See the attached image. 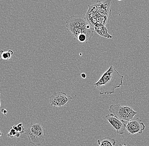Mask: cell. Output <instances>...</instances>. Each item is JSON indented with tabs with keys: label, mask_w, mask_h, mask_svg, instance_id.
I'll use <instances>...</instances> for the list:
<instances>
[{
	"label": "cell",
	"mask_w": 149,
	"mask_h": 146,
	"mask_svg": "<svg viewBox=\"0 0 149 146\" xmlns=\"http://www.w3.org/2000/svg\"><path fill=\"white\" fill-rule=\"evenodd\" d=\"M66 27L74 39L80 43L87 42L93 35L94 28L81 16L72 15L68 17Z\"/></svg>",
	"instance_id": "1"
},
{
	"label": "cell",
	"mask_w": 149,
	"mask_h": 146,
	"mask_svg": "<svg viewBox=\"0 0 149 146\" xmlns=\"http://www.w3.org/2000/svg\"><path fill=\"white\" fill-rule=\"evenodd\" d=\"M123 76L111 66L94 85L99 91L100 95H109L114 93L115 89L123 85Z\"/></svg>",
	"instance_id": "2"
},
{
	"label": "cell",
	"mask_w": 149,
	"mask_h": 146,
	"mask_svg": "<svg viewBox=\"0 0 149 146\" xmlns=\"http://www.w3.org/2000/svg\"><path fill=\"white\" fill-rule=\"evenodd\" d=\"M25 128L24 133L29 138V144L40 146L44 142L46 131L41 124H30Z\"/></svg>",
	"instance_id": "3"
},
{
	"label": "cell",
	"mask_w": 149,
	"mask_h": 146,
	"mask_svg": "<svg viewBox=\"0 0 149 146\" xmlns=\"http://www.w3.org/2000/svg\"><path fill=\"white\" fill-rule=\"evenodd\" d=\"M109 110L119 120L127 122L134 119L137 114V112L130 107L121 106L120 104L111 105Z\"/></svg>",
	"instance_id": "4"
},
{
	"label": "cell",
	"mask_w": 149,
	"mask_h": 146,
	"mask_svg": "<svg viewBox=\"0 0 149 146\" xmlns=\"http://www.w3.org/2000/svg\"><path fill=\"white\" fill-rule=\"evenodd\" d=\"M71 96L62 92H55L49 97L51 106L62 107L65 106L72 100Z\"/></svg>",
	"instance_id": "5"
},
{
	"label": "cell",
	"mask_w": 149,
	"mask_h": 146,
	"mask_svg": "<svg viewBox=\"0 0 149 146\" xmlns=\"http://www.w3.org/2000/svg\"><path fill=\"white\" fill-rule=\"evenodd\" d=\"M146 127L141 120L138 118L133 119L128 122L126 125V129L130 134H142Z\"/></svg>",
	"instance_id": "6"
},
{
	"label": "cell",
	"mask_w": 149,
	"mask_h": 146,
	"mask_svg": "<svg viewBox=\"0 0 149 146\" xmlns=\"http://www.w3.org/2000/svg\"><path fill=\"white\" fill-rule=\"evenodd\" d=\"M105 118L115 129L117 134L120 135L124 134L126 125L125 121L120 120L113 114H107Z\"/></svg>",
	"instance_id": "7"
},
{
	"label": "cell",
	"mask_w": 149,
	"mask_h": 146,
	"mask_svg": "<svg viewBox=\"0 0 149 146\" xmlns=\"http://www.w3.org/2000/svg\"><path fill=\"white\" fill-rule=\"evenodd\" d=\"M111 3L112 0H103L102 2L97 1L94 5L100 15L110 17L111 15V10L110 9Z\"/></svg>",
	"instance_id": "8"
},
{
	"label": "cell",
	"mask_w": 149,
	"mask_h": 146,
	"mask_svg": "<svg viewBox=\"0 0 149 146\" xmlns=\"http://www.w3.org/2000/svg\"><path fill=\"white\" fill-rule=\"evenodd\" d=\"M94 30L101 37H105L108 39H111L112 36L110 35L108 32L107 28L102 24H97L93 27Z\"/></svg>",
	"instance_id": "9"
},
{
	"label": "cell",
	"mask_w": 149,
	"mask_h": 146,
	"mask_svg": "<svg viewBox=\"0 0 149 146\" xmlns=\"http://www.w3.org/2000/svg\"><path fill=\"white\" fill-rule=\"evenodd\" d=\"M99 146H114L116 144V140L110 137H105L97 140Z\"/></svg>",
	"instance_id": "10"
},
{
	"label": "cell",
	"mask_w": 149,
	"mask_h": 146,
	"mask_svg": "<svg viewBox=\"0 0 149 146\" xmlns=\"http://www.w3.org/2000/svg\"><path fill=\"white\" fill-rule=\"evenodd\" d=\"M13 54L14 52L13 50H9L8 51L0 50V56L2 59L4 60H9Z\"/></svg>",
	"instance_id": "11"
},
{
	"label": "cell",
	"mask_w": 149,
	"mask_h": 146,
	"mask_svg": "<svg viewBox=\"0 0 149 146\" xmlns=\"http://www.w3.org/2000/svg\"><path fill=\"white\" fill-rule=\"evenodd\" d=\"M21 134L19 133L17 131L15 130L13 127L10 128L9 133L7 134V136L11 138H13L15 137L18 138L20 136Z\"/></svg>",
	"instance_id": "12"
},
{
	"label": "cell",
	"mask_w": 149,
	"mask_h": 146,
	"mask_svg": "<svg viewBox=\"0 0 149 146\" xmlns=\"http://www.w3.org/2000/svg\"><path fill=\"white\" fill-rule=\"evenodd\" d=\"M17 125L18 128V131L20 134H23L25 132V128L23 126V124L22 123H19Z\"/></svg>",
	"instance_id": "13"
},
{
	"label": "cell",
	"mask_w": 149,
	"mask_h": 146,
	"mask_svg": "<svg viewBox=\"0 0 149 146\" xmlns=\"http://www.w3.org/2000/svg\"><path fill=\"white\" fill-rule=\"evenodd\" d=\"M1 111L2 113L4 115H5V116L6 115V114L8 113V111L6 109H1Z\"/></svg>",
	"instance_id": "14"
},
{
	"label": "cell",
	"mask_w": 149,
	"mask_h": 146,
	"mask_svg": "<svg viewBox=\"0 0 149 146\" xmlns=\"http://www.w3.org/2000/svg\"><path fill=\"white\" fill-rule=\"evenodd\" d=\"M81 76L82 78H83V79H85L86 78V75L85 73H82L81 74Z\"/></svg>",
	"instance_id": "15"
},
{
	"label": "cell",
	"mask_w": 149,
	"mask_h": 146,
	"mask_svg": "<svg viewBox=\"0 0 149 146\" xmlns=\"http://www.w3.org/2000/svg\"><path fill=\"white\" fill-rule=\"evenodd\" d=\"M119 146H134L133 145H127V144H124V145H122V144H120Z\"/></svg>",
	"instance_id": "16"
},
{
	"label": "cell",
	"mask_w": 149,
	"mask_h": 146,
	"mask_svg": "<svg viewBox=\"0 0 149 146\" xmlns=\"http://www.w3.org/2000/svg\"><path fill=\"white\" fill-rule=\"evenodd\" d=\"M3 132L2 131H1V130H0V137H1V136H2L3 135Z\"/></svg>",
	"instance_id": "17"
},
{
	"label": "cell",
	"mask_w": 149,
	"mask_h": 146,
	"mask_svg": "<svg viewBox=\"0 0 149 146\" xmlns=\"http://www.w3.org/2000/svg\"><path fill=\"white\" fill-rule=\"evenodd\" d=\"M0 95H1V93H0ZM1 97H0V109H1Z\"/></svg>",
	"instance_id": "18"
},
{
	"label": "cell",
	"mask_w": 149,
	"mask_h": 146,
	"mask_svg": "<svg viewBox=\"0 0 149 146\" xmlns=\"http://www.w3.org/2000/svg\"><path fill=\"white\" fill-rule=\"evenodd\" d=\"M1 56H0V60H1Z\"/></svg>",
	"instance_id": "19"
},
{
	"label": "cell",
	"mask_w": 149,
	"mask_h": 146,
	"mask_svg": "<svg viewBox=\"0 0 149 146\" xmlns=\"http://www.w3.org/2000/svg\"><path fill=\"white\" fill-rule=\"evenodd\" d=\"M118 1H121V0H118Z\"/></svg>",
	"instance_id": "20"
},
{
	"label": "cell",
	"mask_w": 149,
	"mask_h": 146,
	"mask_svg": "<svg viewBox=\"0 0 149 146\" xmlns=\"http://www.w3.org/2000/svg\"></svg>",
	"instance_id": "21"
}]
</instances>
